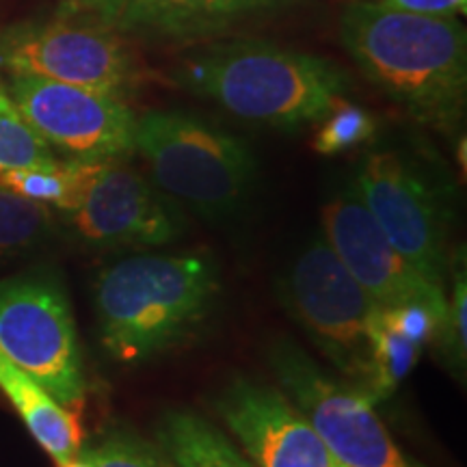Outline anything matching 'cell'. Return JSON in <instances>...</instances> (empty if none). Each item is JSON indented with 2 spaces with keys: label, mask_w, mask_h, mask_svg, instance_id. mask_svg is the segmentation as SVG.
Returning a JSON list of instances; mask_svg holds the SVG:
<instances>
[{
  "label": "cell",
  "mask_w": 467,
  "mask_h": 467,
  "mask_svg": "<svg viewBox=\"0 0 467 467\" xmlns=\"http://www.w3.org/2000/svg\"><path fill=\"white\" fill-rule=\"evenodd\" d=\"M340 39L361 72L422 124L452 128L467 96V37L454 16H424L358 0Z\"/></svg>",
  "instance_id": "cell-1"
},
{
  "label": "cell",
  "mask_w": 467,
  "mask_h": 467,
  "mask_svg": "<svg viewBox=\"0 0 467 467\" xmlns=\"http://www.w3.org/2000/svg\"><path fill=\"white\" fill-rule=\"evenodd\" d=\"M221 268L203 251L139 254L102 268L93 312L107 353L141 364L184 344L217 309Z\"/></svg>",
  "instance_id": "cell-2"
},
{
  "label": "cell",
  "mask_w": 467,
  "mask_h": 467,
  "mask_svg": "<svg viewBox=\"0 0 467 467\" xmlns=\"http://www.w3.org/2000/svg\"><path fill=\"white\" fill-rule=\"evenodd\" d=\"M173 78L238 119L284 130L320 121L347 89V76L327 58L254 39L202 46Z\"/></svg>",
  "instance_id": "cell-3"
},
{
  "label": "cell",
  "mask_w": 467,
  "mask_h": 467,
  "mask_svg": "<svg viewBox=\"0 0 467 467\" xmlns=\"http://www.w3.org/2000/svg\"><path fill=\"white\" fill-rule=\"evenodd\" d=\"M134 151L143 156L151 182L169 200L210 221L232 217L255 180V159L247 143L182 110L137 117Z\"/></svg>",
  "instance_id": "cell-4"
},
{
  "label": "cell",
  "mask_w": 467,
  "mask_h": 467,
  "mask_svg": "<svg viewBox=\"0 0 467 467\" xmlns=\"http://www.w3.org/2000/svg\"><path fill=\"white\" fill-rule=\"evenodd\" d=\"M279 299L344 381L366 394L372 331L381 307L355 282L325 236L314 238L277 282Z\"/></svg>",
  "instance_id": "cell-5"
},
{
  "label": "cell",
  "mask_w": 467,
  "mask_h": 467,
  "mask_svg": "<svg viewBox=\"0 0 467 467\" xmlns=\"http://www.w3.org/2000/svg\"><path fill=\"white\" fill-rule=\"evenodd\" d=\"M355 189L402 258L446 288L454 197L443 175L407 151L375 150L361 162Z\"/></svg>",
  "instance_id": "cell-6"
},
{
  "label": "cell",
  "mask_w": 467,
  "mask_h": 467,
  "mask_svg": "<svg viewBox=\"0 0 467 467\" xmlns=\"http://www.w3.org/2000/svg\"><path fill=\"white\" fill-rule=\"evenodd\" d=\"M0 350L63 407L85 402L83 355L66 288L50 271L0 282Z\"/></svg>",
  "instance_id": "cell-7"
},
{
  "label": "cell",
  "mask_w": 467,
  "mask_h": 467,
  "mask_svg": "<svg viewBox=\"0 0 467 467\" xmlns=\"http://www.w3.org/2000/svg\"><path fill=\"white\" fill-rule=\"evenodd\" d=\"M266 358L282 392L344 467H420L400 451L375 411V402L359 388L327 375L290 340L273 342Z\"/></svg>",
  "instance_id": "cell-8"
},
{
  "label": "cell",
  "mask_w": 467,
  "mask_h": 467,
  "mask_svg": "<svg viewBox=\"0 0 467 467\" xmlns=\"http://www.w3.org/2000/svg\"><path fill=\"white\" fill-rule=\"evenodd\" d=\"M0 69L83 87L121 100L141 80V67L126 39L58 14L5 28L0 33Z\"/></svg>",
  "instance_id": "cell-9"
},
{
  "label": "cell",
  "mask_w": 467,
  "mask_h": 467,
  "mask_svg": "<svg viewBox=\"0 0 467 467\" xmlns=\"http://www.w3.org/2000/svg\"><path fill=\"white\" fill-rule=\"evenodd\" d=\"M66 225L96 249L165 247L186 234L182 208L126 161L91 162Z\"/></svg>",
  "instance_id": "cell-10"
},
{
  "label": "cell",
  "mask_w": 467,
  "mask_h": 467,
  "mask_svg": "<svg viewBox=\"0 0 467 467\" xmlns=\"http://www.w3.org/2000/svg\"><path fill=\"white\" fill-rule=\"evenodd\" d=\"M7 89L61 161L107 162L134 154L137 115L121 98L22 74H9Z\"/></svg>",
  "instance_id": "cell-11"
},
{
  "label": "cell",
  "mask_w": 467,
  "mask_h": 467,
  "mask_svg": "<svg viewBox=\"0 0 467 467\" xmlns=\"http://www.w3.org/2000/svg\"><path fill=\"white\" fill-rule=\"evenodd\" d=\"M323 234L337 258L379 307L424 303L448 314V292L429 282L399 254L358 189L348 186L323 206Z\"/></svg>",
  "instance_id": "cell-12"
},
{
  "label": "cell",
  "mask_w": 467,
  "mask_h": 467,
  "mask_svg": "<svg viewBox=\"0 0 467 467\" xmlns=\"http://www.w3.org/2000/svg\"><path fill=\"white\" fill-rule=\"evenodd\" d=\"M255 467H344L282 389L232 377L213 400Z\"/></svg>",
  "instance_id": "cell-13"
},
{
  "label": "cell",
  "mask_w": 467,
  "mask_h": 467,
  "mask_svg": "<svg viewBox=\"0 0 467 467\" xmlns=\"http://www.w3.org/2000/svg\"><path fill=\"white\" fill-rule=\"evenodd\" d=\"M279 0H58V16L76 17L143 42H197L225 31Z\"/></svg>",
  "instance_id": "cell-14"
},
{
  "label": "cell",
  "mask_w": 467,
  "mask_h": 467,
  "mask_svg": "<svg viewBox=\"0 0 467 467\" xmlns=\"http://www.w3.org/2000/svg\"><path fill=\"white\" fill-rule=\"evenodd\" d=\"M0 392L7 396L33 440L57 465L74 459L83 448V429L72 409L63 407L48 389L16 366L0 350Z\"/></svg>",
  "instance_id": "cell-15"
},
{
  "label": "cell",
  "mask_w": 467,
  "mask_h": 467,
  "mask_svg": "<svg viewBox=\"0 0 467 467\" xmlns=\"http://www.w3.org/2000/svg\"><path fill=\"white\" fill-rule=\"evenodd\" d=\"M154 435L175 467H255L217 426L186 409L167 411Z\"/></svg>",
  "instance_id": "cell-16"
},
{
  "label": "cell",
  "mask_w": 467,
  "mask_h": 467,
  "mask_svg": "<svg viewBox=\"0 0 467 467\" xmlns=\"http://www.w3.org/2000/svg\"><path fill=\"white\" fill-rule=\"evenodd\" d=\"M52 208L0 186V265L25 258L52 236Z\"/></svg>",
  "instance_id": "cell-17"
},
{
  "label": "cell",
  "mask_w": 467,
  "mask_h": 467,
  "mask_svg": "<svg viewBox=\"0 0 467 467\" xmlns=\"http://www.w3.org/2000/svg\"><path fill=\"white\" fill-rule=\"evenodd\" d=\"M57 161L58 156L20 113L7 83L0 80V175L17 169L52 165Z\"/></svg>",
  "instance_id": "cell-18"
},
{
  "label": "cell",
  "mask_w": 467,
  "mask_h": 467,
  "mask_svg": "<svg viewBox=\"0 0 467 467\" xmlns=\"http://www.w3.org/2000/svg\"><path fill=\"white\" fill-rule=\"evenodd\" d=\"M422 350L424 347L385 327L379 312L377 327L372 331V370L366 389L368 399L372 402L388 399L416 368Z\"/></svg>",
  "instance_id": "cell-19"
},
{
  "label": "cell",
  "mask_w": 467,
  "mask_h": 467,
  "mask_svg": "<svg viewBox=\"0 0 467 467\" xmlns=\"http://www.w3.org/2000/svg\"><path fill=\"white\" fill-rule=\"evenodd\" d=\"M80 454L96 467H175L159 443L132 429H110Z\"/></svg>",
  "instance_id": "cell-20"
},
{
  "label": "cell",
  "mask_w": 467,
  "mask_h": 467,
  "mask_svg": "<svg viewBox=\"0 0 467 467\" xmlns=\"http://www.w3.org/2000/svg\"><path fill=\"white\" fill-rule=\"evenodd\" d=\"M377 132L375 117L358 104L342 100L320 119V126L314 134V150L323 156H336L342 151L359 148L372 141Z\"/></svg>",
  "instance_id": "cell-21"
},
{
  "label": "cell",
  "mask_w": 467,
  "mask_h": 467,
  "mask_svg": "<svg viewBox=\"0 0 467 467\" xmlns=\"http://www.w3.org/2000/svg\"><path fill=\"white\" fill-rule=\"evenodd\" d=\"M451 295H448V314L446 323H443L441 336L437 344H440L443 359L452 368L454 372H465V359H467V329H465V317H467V277H465V258L461 251V262L457 260L451 265Z\"/></svg>",
  "instance_id": "cell-22"
},
{
  "label": "cell",
  "mask_w": 467,
  "mask_h": 467,
  "mask_svg": "<svg viewBox=\"0 0 467 467\" xmlns=\"http://www.w3.org/2000/svg\"><path fill=\"white\" fill-rule=\"evenodd\" d=\"M381 323L420 347H426L440 340L446 314L424 303H407V306L381 307Z\"/></svg>",
  "instance_id": "cell-23"
},
{
  "label": "cell",
  "mask_w": 467,
  "mask_h": 467,
  "mask_svg": "<svg viewBox=\"0 0 467 467\" xmlns=\"http://www.w3.org/2000/svg\"><path fill=\"white\" fill-rule=\"evenodd\" d=\"M379 3L424 16H463L467 9V0H379Z\"/></svg>",
  "instance_id": "cell-24"
},
{
  "label": "cell",
  "mask_w": 467,
  "mask_h": 467,
  "mask_svg": "<svg viewBox=\"0 0 467 467\" xmlns=\"http://www.w3.org/2000/svg\"><path fill=\"white\" fill-rule=\"evenodd\" d=\"M58 467H96V465H93L91 461L85 457V454H80V452H78V454H76L74 459L66 461V463H61Z\"/></svg>",
  "instance_id": "cell-25"
}]
</instances>
